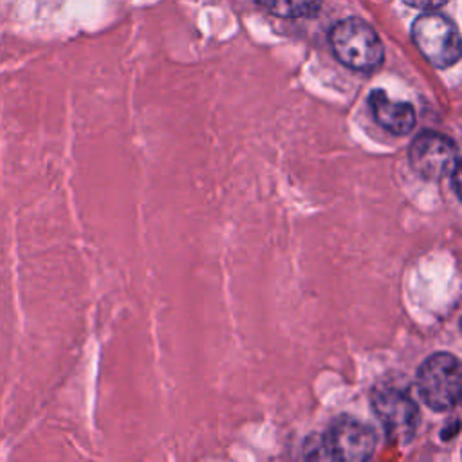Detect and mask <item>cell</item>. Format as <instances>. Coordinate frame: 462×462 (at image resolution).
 I'll list each match as a JSON object with an SVG mask.
<instances>
[{
    "instance_id": "cell-1",
    "label": "cell",
    "mask_w": 462,
    "mask_h": 462,
    "mask_svg": "<svg viewBox=\"0 0 462 462\" xmlns=\"http://www.w3.org/2000/svg\"><path fill=\"white\" fill-rule=\"evenodd\" d=\"M330 45L343 65L361 72L377 69L384 58L377 32L361 18L339 20L330 29Z\"/></svg>"
},
{
    "instance_id": "cell-2",
    "label": "cell",
    "mask_w": 462,
    "mask_h": 462,
    "mask_svg": "<svg viewBox=\"0 0 462 462\" xmlns=\"http://www.w3.org/2000/svg\"><path fill=\"white\" fill-rule=\"evenodd\" d=\"M417 386L424 402L435 411H446L458 404L462 392L460 363L453 354L437 352L419 366Z\"/></svg>"
},
{
    "instance_id": "cell-3",
    "label": "cell",
    "mask_w": 462,
    "mask_h": 462,
    "mask_svg": "<svg viewBox=\"0 0 462 462\" xmlns=\"http://www.w3.org/2000/svg\"><path fill=\"white\" fill-rule=\"evenodd\" d=\"M411 38L420 54L439 69L451 67L460 58L458 29L444 14H420L411 25Z\"/></svg>"
},
{
    "instance_id": "cell-4",
    "label": "cell",
    "mask_w": 462,
    "mask_h": 462,
    "mask_svg": "<svg viewBox=\"0 0 462 462\" xmlns=\"http://www.w3.org/2000/svg\"><path fill=\"white\" fill-rule=\"evenodd\" d=\"M410 164L422 177L437 180L451 177L460 170V153L453 139L444 134L426 130L410 146Z\"/></svg>"
},
{
    "instance_id": "cell-5",
    "label": "cell",
    "mask_w": 462,
    "mask_h": 462,
    "mask_svg": "<svg viewBox=\"0 0 462 462\" xmlns=\"http://www.w3.org/2000/svg\"><path fill=\"white\" fill-rule=\"evenodd\" d=\"M321 449L323 457L332 460H368L375 451V435L370 426L352 417H339L325 431Z\"/></svg>"
},
{
    "instance_id": "cell-6",
    "label": "cell",
    "mask_w": 462,
    "mask_h": 462,
    "mask_svg": "<svg viewBox=\"0 0 462 462\" xmlns=\"http://www.w3.org/2000/svg\"><path fill=\"white\" fill-rule=\"evenodd\" d=\"M372 406L388 439L408 442L415 435L420 413L408 392L393 386L379 388L372 395Z\"/></svg>"
},
{
    "instance_id": "cell-7",
    "label": "cell",
    "mask_w": 462,
    "mask_h": 462,
    "mask_svg": "<svg viewBox=\"0 0 462 462\" xmlns=\"http://www.w3.org/2000/svg\"><path fill=\"white\" fill-rule=\"evenodd\" d=\"M368 105L375 123L384 130L395 135H404L413 130L415 110L410 103L395 101L384 90H374L368 97Z\"/></svg>"
},
{
    "instance_id": "cell-8",
    "label": "cell",
    "mask_w": 462,
    "mask_h": 462,
    "mask_svg": "<svg viewBox=\"0 0 462 462\" xmlns=\"http://www.w3.org/2000/svg\"><path fill=\"white\" fill-rule=\"evenodd\" d=\"M269 13L282 18H307L318 14L321 0H256Z\"/></svg>"
},
{
    "instance_id": "cell-9",
    "label": "cell",
    "mask_w": 462,
    "mask_h": 462,
    "mask_svg": "<svg viewBox=\"0 0 462 462\" xmlns=\"http://www.w3.org/2000/svg\"><path fill=\"white\" fill-rule=\"evenodd\" d=\"M404 4L411 5V7H417V9H422V11H433L440 5H444L448 0H402Z\"/></svg>"
}]
</instances>
